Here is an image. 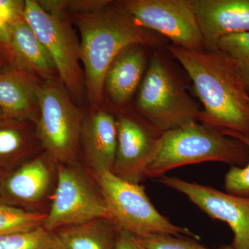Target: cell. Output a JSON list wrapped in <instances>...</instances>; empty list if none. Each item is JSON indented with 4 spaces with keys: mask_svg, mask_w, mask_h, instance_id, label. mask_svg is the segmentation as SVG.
<instances>
[{
    "mask_svg": "<svg viewBox=\"0 0 249 249\" xmlns=\"http://www.w3.org/2000/svg\"><path fill=\"white\" fill-rule=\"evenodd\" d=\"M167 49L182 65L202 103L198 121L220 131L249 136V93L237 62L219 50Z\"/></svg>",
    "mask_w": 249,
    "mask_h": 249,
    "instance_id": "6da1fadb",
    "label": "cell"
},
{
    "mask_svg": "<svg viewBox=\"0 0 249 249\" xmlns=\"http://www.w3.org/2000/svg\"><path fill=\"white\" fill-rule=\"evenodd\" d=\"M74 19L81 38L85 88L90 103L96 107L103 102L106 74L119 53L131 46L157 47L164 41L159 34L139 25L118 6L75 14Z\"/></svg>",
    "mask_w": 249,
    "mask_h": 249,
    "instance_id": "7a4b0ae2",
    "label": "cell"
},
{
    "mask_svg": "<svg viewBox=\"0 0 249 249\" xmlns=\"http://www.w3.org/2000/svg\"><path fill=\"white\" fill-rule=\"evenodd\" d=\"M249 160V147L244 142L197 121L161 134L145 177L160 178L175 168L202 162L244 167Z\"/></svg>",
    "mask_w": 249,
    "mask_h": 249,
    "instance_id": "3957f363",
    "label": "cell"
},
{
    "mask_svg": "<svg viewBox=\"0 0 249 249\" xmlns=\"http://www.w3.org/2000/svg\"><path fill=\"white\" fill-rule=\"evenodd\" d=\"M91 174L119 229L137 237L170 235L199 240L189 229L175 225L160 214L140 183L125 181L111 172Z\"/></svg>",
    "mask_w": 249,
    "mask_h": 249,
    "instance_id": "277c9868",
    "label": "cell"
},
{
    "mask_svg": "<svg viewBox=\"0 0 249 249\" xmlns=\"http://www.w3.org/2000/svg\"><path fill=\"white\" fill-rule=\"evenodd\" d=\"M136 108L139 115L161 134L197 122L201 111L166 61L157 54L152 57L142 80Z\"/></svg>",
    "mask_w": 249,
    "mask_h": 249,
    "instance_id": "5b68a950",
    "label": "cell"
},
{
    "mask_svg": "<svg viewBox=\"0 0 249 249\" xmlns=\"http://www.w3.org/2000/svg\"><path fill=\"white\" fill-rule=\"evenodd\" d=\"M35 124L41 147L56 164L78 163L83 115L60 80L43 81Z\"/></svg>",
    "mask_w": 249,
    "mask_h": 249,
    "instance_id": "8992f818",
    "label": "cell"
},
{
    "mask_svg": "<svg viewBox=\"0 0 249 249\" xmlns=\"http://www.w3.org/2000/svg\"><path fill=\"white\" fill-rule=\"evenodd\" d=\"M96 184L78 163L57 164L53 199L43 227L54 231L96 219L112 217Z\"/></svg>",
    "mask_w": 249,
    "mask_h": 249,
    "instance_id": "52a82bcc",
    "label": "cell"
},
{
    "mask_svg": "<svg viewBox=\"0 0 249 249\" xmlns=\"http://www.w3.org/2000/svg\"><path fill=\"white\" fill-rule=\"evenodd\" d=\"M23 16L48 51L60 80L76 100L84 96L85 82L80 62V43L65 14H49L35 0L24 1Z\"/></svg>",
    "mask_w": 249,
    "mask_h": 249,
    "instance_id": "ba28073f",
    "label": "cell"
},
{
    "mask_svg": "<svg viewBox=\"0 0 249 249\" xmlns=\"http://www.w3.org/2000/svg\"><path fill=\"white\" fill-rule=\"evenodd\" d=\"M115 4L142 27L169 39L172 45L189 50L205 49L190 0H123Z\"/></svg>",
    "mask_w": 249,
    "mask_h": 249,
    "instance_id": "9c48e42d",
    "label": "cell"
},
{
    "mask_svg": "<svg viewBox=\"0 0 249 249\" xmlns=\"http://www.w3.org/2000/svg\"><path fill=\"white\" fill-rule=\"evenodd\" d=\"M116 119L117 149L111 173L129 182L140 183L145 178L161 133L137 112L121 111Z\"/></svg>",
    "mask_w": 249,
    "mask_h": 249,
    "instance_id": "30bf717a",
    "label": "cell"
},
{
    "mask_svg": "<svg viewBox=\"0 0 249 249\" xmlns=\"http://www.w3.org/2000/svg\"><path fill=\"white\" fill-rule=\"evenodd\" d=\"M163 186L182 193L210 217L227 223L233 232V249H249V199L175 177L159 178Z\"/></svg>",
    "mask_w": 249,
    "mask_h": 249,
    "instance_id": "8fae6325",
    "label": "cell"
},
{
    "mask_svg": "<svg viewBox=\"0 0 249 249\" xmlns=\"http://www.w3.org/2000/svg\"><path fill=\"white\" fill-rule=\"evenodd\" d=\"M56 179L57 164L44 152L4 172L0 199L11 206L42 212L40 208L48 199Z\"/></svg>",
    "mask_w": 249,
    "mask_h": 249,
    "instance_id": "7c38bea8",
    "label": "cell"
},
{
    "mask_svg": "<svg viewBox=\"0 0 249 249\" xmlns=\"http://www.w3.org/2000/svg\"><path fill=\"white\" fill-rule=\"evenodd\" d=\"M205 49H217L225 36L249 31V0H190Z\"/></svg>",
    "mask_w": 249,
    "mask_h": 249,
    "instance_id": "4fadbf2b",
    "label": "cell"
},
{
    "mask_svg": "<svg viewBox=\"0 0 249 249\" xmlns=\"http://www.w3.org/2000/svg\"><path fill=\"white\" fill-rule=\"evenodd\" d=\"M40 80L14 65L0 71V109L3 117L35 124L40 114L39 92L43 83Z\"/></svg>",
    "mask_w": 249,
    "mask_h": 249,
    "instance_id": "5bb4252c",
    "label": "cell"
},
{
    "mask_svg": "<svg viewBox=\"0 0 249 249\" xmlns=\"http://www.w3.org/2000/svg\"><path fill=\"white\" fill-rule=\"evenodd\" d=\"M117 122L112 114L96 107L83 119L80 136L83 157L91 173L112 172L117 149Z\"/></svg>",
    "mask_w": 249,
    "mask_h": 249,
    "instance_id": "9a60e30c",
    "label": "cell"
},
{
    "mask_svg": "<svg viewBox=\"0 0 249 249\" xmlns=\"http://www.w3.org/2000/svg\"><path fill=\"white\" fill-rule=\"evenodd\" d=\"M9 34L11 65L34 73L43 81L55 79L58 72L53 59L23 15L10 24Z\"/></svg>",
    "mask_w": 249,
    "mask_h": 249,
    "instance_id": "2e32d148",
    "label": "cell"
},
{
    "mask_svg": "<svg viewBox=\"0 0 249 249\" xmlns=\"http://www.w3.org/2000/svg\"><path fill=\"white\" fill-rule=\"evenodd\" d=\"M142 47L133 45L124 49L108 70L104 91H107L116 107H123L128 102L142 80L146 64Z\"/></svg>",
    "mask_w": 249,
    "mask_h": 249,
    "instance_id": "e0dca14e",
    "label": "cell"
},
{
    "mask_svg": "<svg viewBox=\"0 0 249 249\" xmlns=\"http://www.w3.org/2000/svg\"><path fill=\"white\" fill-rule=\"evenodd\" d=\"M32 124L0 118V170L5 172L15 168L38 151L41 145Z\"/></svg>",
    "mask_w": 249,
    "mask_h": 249,
    "instance_id": "ac0fdd59",
    "label": "cell"
},
{
    "mask_svg": "<svg viewBox=\"0 0 249 249\" xmlns=\"http://www.w3.org/2000/svg\"><path fill=\"white\" fill-rule=\"evenodd\" d=\"M119 228L111 219H96L55 232L64 249H115Z\"/></svg>",
    "mask_w": 249,
    "mask_h": 249,
    "instance_id": "d6986e66",
    "label": "cell"
},
{
    "mask_svg": "<svg viewBox=\"0 0 249 249\" xmlns=\"http://www.w3.org/2000/svg\"><path fill=\"white\" fill-rule=\"evenodd\" d=\"M0 249H64L54 231L43 226L25 231L0 236Z\"/></svg>",
    "mask_w": 249,
    "mask_h": 249,
    "instance_id": "ffe728a7",
    "label": "cell"
},
{
    "mask_svg": "<svg viewBox=\"0 0 249 249\" xmlns=\"http://www.w3.org/2000/svg\"><path fill=\"white\" fill-rule=\"evenodd\" d=\"M47 213L27 211L0 201V236L43 226Z\"/></svg>",
    "mask_w": 249,
    "mask_h": 249,
    "instance_id": "44dd1931",
    "label": "cell"
},
{
    "mask_svg": "<svg viewBox=\"0 0 249 249\" xmlns=\"http://www.w3.org/2000/svg\"><path fill=\"white\" fill-rule=\"evenodd\" d=\"M217 49L229 54L237 62L249 93V31L222 37Z\"/></svg>",
    "mask_w": 249,
    "mask_h": 249,
    "instance_id": "7402d4cb",
    "label": "cell"
},
{
    "mask_svg": "<svg viewBox=\"0 0 249 249\" xmlns=\"http://www.w3.org/2000/svg\"><path fill=\"white\" fill-rule=\"evenodd\" d=\"M229 137L238 139L249 147V136L234 132L221 131ZM224 188L227 193L232 196L249 199V160L244 167L231 166L226 174Z\"/></svg>",
    "mask_w": 249,
    "mask_h": 249,
    "instance_id": "603a6c76",
    "label": "cell"
},
{
    "mask_svg": "<svg viewBox=\"0 0 249 249\" xmlns=\"http://www.w3.org/2000/svg\"><path fill=\"white\" fill-rule=\"evenodd\" d=\"M134 238L145 249H233L231 245L209 249L198 243L196 239L170 235H155Z\"/></svg>",
    "mask_w": 249,
    "mask_h": 249,
    "instance_id": "cb8c5ba5",
    "label": "cell"
},
{
    "mask_svg": "<svg viewBox=\"0 0 249 249\" xmlns=\"http://www.w3.org/2000/svg\"><path fill=\"white\" fill-rule=\"evenodd\" d=\"M24 1L0 0V20L10 26L19 16H22Z\"/></svg>",
    "mask_w": 249,
    "mask_h": 249,
    "instance_id": "d4e9b609",
    "label": "cell"
},
{
    "mask_svg": "<svg viewBox=\"0 0 249 249\" xmlns=\"http://www.w3.org/2000/svg\"><path fill=\"white\" fill-rule=\"evenodd\" d=\"M112 1L109 0H83V1H67V9L75 14H88L97 12L106 9Z\"/></svg>",
    "mask_w": 249,
    "mask_h": 249,
    "instance_id": "484cf974",
    "label": "cell"
},
{
    "mask_svg": "<svg viewBox=\"0 0 249 249\" xmlns=\"http://www.w3.org/2000/svg\"><path fill=\"white\" fill-rule=\"evenodd\" d=\"M115 249H142L133 235L119 229L116 237Z\"/></svg>",
    "mask_w": 249,
    "mask_h": 249,
    "instance_id": "4316f807",
    "label": "cell"
},
{
    "mask_svg": "<svg viewBox=\"0 0 249 249\" xmlns=\"http://www.w3.org/2000/svg\"><path fill=\"white\" fill-rule=\"evenodd\" d=\"M10 26L0 20V46L9 50Z\"/></svg>",
    "mask_w": 249,
    "mask_h": 249,
    "instance_id": "83f0119b",
    "label": "cell"
},
{
    "mask_svg": "<svg viewBox=\"0 0 249 249\" xmlns=\"http://www.w3.org/2000/svg\"><path fill=\"white\" fill-rule=\"evenodd\" d=\"M11 65V58L8 49L0 46V71Z\"/></svg>",
    "mask_w": 249,
    "mask_h": 249,
    "instance_id": "f1b7e54d",
    "label": "cell"
},
{
    "mask_svg": "<svg viewBox=\"0 0 249 249\" xmlns=\"http://www.w3.org/2000/svg\"><path fill=\"white\" fill-rule=\"evenodd\" d=\"M4 173V171H2V170H0V184H1V178H2ZM0 201H1V199H0Z\"/></svg>",
    "mask_w": 249,
    "mask_h": 249,
    "instance_id": "f546056e",
    "label": "cell"
},
{
    "mask_svg": "<svg viewBox=\"0 0 249 249\" xmlns=\"http://www.w3.org/2000/svg\"><path fill=\"white\" fill-rule=\"evenodd\" d=\"M3 117V114L2 111H1V109H0V118Z\"/></svg>",
    "mask_w": 249,
    "mask_h": 249,
    "instance_id": "4dcf8cb0",
    "label": "cell"
},
{
    "mask_svg": "<svg viewBox=\"0 0 249 249\" xmlns=\"http://www.w3.org/2000/svg\"><path fill=\"white\" fill-rule=\"evenodd\" d=\"M141 247H142V246H141ZM142 249H144V248H143V247H142Z\"/></svg>",
    "mask_w": 249,
    "mask_h": 249,
    "instance_id": "1f68e13d",
    "label": "cell"
},
{
    "mask_svg": "<svg viewBox=\"0 0 249 249\" xmlns=\"http://www.w3.org/2000/svg\"></svg>",
    "mask_w": 249,
    "mask_h": 249,
    "instance_id": "d6a6232c",
    "label": "cell"
}]
</instances>
